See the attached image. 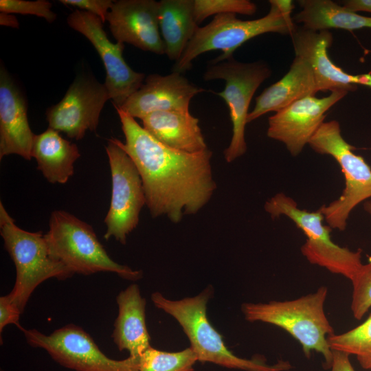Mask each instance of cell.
Segmentation results:
<instances>
[{
  "mask_svg": "<svg viewBox=\"0 0 371 371\" xmlns=\"http://www.w3.org/2000/svg\"><path fill=\"white\" fill-rule=\"evenodd\" d=\"M125 142H115L130 156L142 180L147 205L153 218L166 216L174 223L195 214L211 199L217 186L206 149L189 153L157 140L135 119L115 107Z\"/></svg>",
  "mask_w": 371,
  "mask_h": 371,
  "instance_id": "cell-1",
  "label": "cell"
},
{
  "mask_svg": "<svg viewBox=\"0 0 371 371\" xmlns=\"http://www.w3.org/2000/svg\"><path fill=\"white\" fill-rule=\"evenodd\" d=\"M213 291L212 287L208 286L197 295L179 300H172L155 292L151 295V300L155 307L177 321L188 337L190 347L198 361L243 371H289L292 369L288 361L279 360L269 364L262 356L246 359L236 356L229 350L223 336L212 325L207 315V304Z\"/></svg>",
  "mask_w": 371,
  "mask_h": 371,
  "instance_id": "cell-2",
  "label": "cell"
},
{
  "mask_svg": "<svg viewBox=\"0 0 371 371\" xmlns=\"http://www.w3.org/2000/svg\"><path fill=\"white\" fill-rule=\"evenodd\" d=\"M327 294V287L322 286L314 293L292 300L245 302L241 311L248 322H261L286 330L300 344L306 358L313 351L319 353L324 368L330 369L333 350L327 338L335 333L324 311Z\"/></svg>",
  "mask_w": 371,
  "mask_h": 371,
  "instance_id": "cell-3",
  "label": "cell"
},
{
  "mask_svg": "<svg viewBox=\"0 0 371 371\" xmlns=\"http://www.w3.org/2000/svg\"><path fill=\"white\" fill-rule=\"evenodd\" d=\"M269 2V11L261 18L241 20L235 14H222L214 16L205 26L199 27L181 57L175 63L172 71L183 74L192 68L195 58L210 51L222 52L211 60V64L228 59L243 43L263 34L291 36L297 27L291 15L283 13L274 0Z\"/></svg>",
  "mask_w": 371,
  "mask_h": 371,
  "instance_id": "cell-4",
  "label": "cell"
},
{
  "mask_svg": "<svg viewBox=\"0 0 371 371\" xmlns=\"http://www.w3.org/2000/svg\"><path fill=\"white\" fill-rule=\"evenodd\" d=\"M45 238L52 256L74 274L111 272L128 280H137L142 277V271L113 260L93 227L69 212H52Z\"/></svg>",
  "mask_w": 371,
  "mask_h": 371,
  "instance_id": "cell-5",
  "label": "cell"
},
{
  "mask_svg": "<svg viewBox=\"0 0 371 371\" xmlns=\"http://www.w3.org/2000/svg\"><path fill=\"white\" fill-rule=\"evenodd\" d=\"M0 234L4 248L16 267V280L8 294L22 313L35 289L54 278L65 280L74 273L54 258L42 232H31L19 227L0 202Z\"/></svg>",
  "mask_w": 371,
  "mask_h": 371,
  "instance_id": "cell-6",
  "label": "cell"
},
{
  "mask_svg": "<svg viewBox=\"0 0 371 371\" xmlns=\"http://www.w3.org/2000/svg\"><path fill=\"white\" fill-rule=\"evenodd\" d=\"M308 145L317 153L331 156L344 175L345 188L341 194L319 208L332 229L344 231L353 209L371 198V168L361 156L354 153L356 148L343 137L337 120L324 122Z\"/></svg>",
  "mask_w": 371,
  "mask_h": 371,
  "instance_id": "cell-7",
  "label": "cell"
},
{
  "mask_svg": "<svg viewBox=\"0 0 371 371\" xmlns=\"http://www.w3.org/2000/svg\"><path fill=\"white\" fill-rule=\"evenodd\" d=\"M264 208L273 219L285 216L303 232L306 240L301 253L311 264L350 280L363 265L361 250L353 251L332 240V229L323 223L324 217L319 209L313 212L302 210L295 200L282 192L267 201Z\"/></svg>",
  "mask_w": 371,
  "mask_h": 371,
  "instance_id": "cell-8",
  "label": "cell"
},
{
  "mask_svg": "<svg viewBox=\"0 0 371 371\" xmlns=\"http://www.w3.org/2000/svg\"><path fill=\"white\" fill-rule=\"evenodd\" d=\"M271 74L267 64L257 61L243 63L233 56L217 63H210L203 74L205 81L223 80L225 88L215 93L227 104L232 124V136L223 154L231 163L247 151L245 137L249 107L252 98L260 85Z\"/></svg>",
  "mask_w": 371,
  "mask_h": 371,
  "instance_id": "cell-9",
  "label": "cell"
},
{
  "mask_svg": "<svg viewBox=\"0 0 371 371\" xmlns=\"http://www.w3.org/2000/svg\"><path fill=\"white\" fill-rule=\"evenodd\" d=\"M30 346L45 350L56 363L75 371H137L139 357L115 360L105 355L81 327L69 324L45 335L21 330Z\"/></svg>",
  "mask_w": 371,
  "mask_h": 371,
  "instance_id": "cell-10",
  "label": "cell"
},
{
  "mask_svg": "<svg viewBox=\"0 0 371 371\" xmlns=\"http://www.w3.org/2000/svg\"><path fill=\"white\" fill-rule=\"evenodd\" d=\"M111 175V198L104 218V235L108 240L113 237L122 245L127 236L139 223V214L146 196L142 178L130 156L115 142L108 140L105 146Z\"/></svg>",
  "mask_w": 371,
  "mask_h": 371,
  "instance_id": "cell-11",
  "label": "cell"
},
{
  "mask_svg": "<svg viewBox=\"0 0 371 371\" xmlns=\"http://www.w3.org/2000/svg\"><path fill=\"white\" fill-rule=\"evenodd\" d=\"M67 23L84 35L99 54L106 70L104 85L114 107L121 108L142 85L146 75L131 69L123 57L124 44L112 43L103 29L102 19L86 11L75 10Z\"/></svg>",
  "mask_w": 371,
  "mask_h": 371,
  "instance_id": "cell-12",
  "label": "cell"
},
{
  "mask_svg": "<svg viewBox=\"0 0 371 371\" xmlns=\"http://www.w3.org/2000/svg\"><path fill=\"white\" fill-rule=\"evenodd\" d=\"M108 100L110 98L104 83L79 76L63 99L47 109L49 128L71 139H81L87 131H96L100 115Z\"/></svg>",
  "mask_w": 371,
  "mask_h": 371,
  "instance_id": "cell-13",
  "label": "cell"
},
{
  "mask_svg": "<svg viewBox=\"0 0 371 371\" xmlns=\"http://www.w3.org/2000/svg\"><path fill=\"white\" fill-rule=\"evenodd\" d=\"M347 93L335 91L321 98L312 95L293 102L269 117L267 136L297 156L324 122L326 112Z\"/></svg>",
  "mask_w": 371,
  "mask_h": 371,
  "instance_id": "cell-14",
  "label": "cell"
},
{
  "mask_svg": "<svg viewBox=\"0 0 371 371\" xmlns=\"http://www.w3.org/2000/svg\"><path fill=\"white\" fill-rule=\"evenodd\" d=\"M159 1H114L106 21L117 41L156 54H166L158 20Z\"/></svg>",
  "mask_w": 371,
  "mask_h": 371,
  "instance_id": "cell-15",
  "label": "cell"
},
{
  "mask_svg": "<svg viewBox=\"0 0 371 371\" xmlns=\"http://www.w3.org/2000/svg\"><path fill=\"white\" fill-rule=\"evenodd\" d=\"M203 91L177 72L150 74L120 109L135 119L156 111H190L191 100Z\"/></svg>",
  "mask_w": 371,
  "mask_h": 371,
  "instance_id": "cell-16",
  "label": "cell"
},
{
  "mask_svg": "<svg viewBox=\"0 0 371 371\" xmlns=\"http://www.w3.org/2000/svg\"><path fill=\"white\" fill-rule=\"evenodd\" d=\"M25 99L8 72L0 69V159L15 154L32 158L35 134L29 125Z\"/></svg>",
  "mask_w": 371,
  "mask_h": 371,
  "instance_id": "cell-17",
  "label": "cell"
},
{
  "mask_svg": "<svg viewBox=\"0 0 371 371\" xmlns=\"http://www.w3.org/2000/svg\"><path fill=\"white\" fill-rule=\"evenodd\" d=\"M295 56H300L311 65L319 91H355L357 89V76L345 72L330 58L328 49L333 36L329 30L313 31L296 27L291 36Z\"/></svg>",
  "mask_w": 371,
  "mask_h": 371,
  "instance_id": "cell-18",
  "label": "cell"
},
{
  "mask_svg": "<svg viewBox=\"0 0 371 371\" xmlns=\"http://www.w3.org/2000/svg\"><path fill=\"white\" fill-rule=\"evenodd\" d=\"M317 92L319 89L311 65L303 58L295 56L287 73L256 98L255 106L247 116V123L269 112H278Z\"/></svg>",
  "mask_w": 371,
  "mask_h": 371,
  "instance_id": "cell-19",
  "label": "cell"
},
{
  "mask_svg": "<svg viewBox=\"0 0 371 371\" xmlns=\"http://www.w3.org/2000/svg\"><path fill=\"white\" fill-rule=\"evenodd\" d=\"M116 302L118 313L113 341L120 351L126 350L130 357H139L151 346L146 323V302L136 284L120 291Z\"/></svg>",
  "mask_w": 371,
  "mask_h": 371,
  "instance_id": "cell-20",
  "label": "cell"
},
{
  "mask_svg": "<svg viewBox=\"0 0 371 371\" xmlns=\"http://www.w3.org/2000/svg\"><path fill=\"white\" fill-rule=\"evenodd\" d=\"M141 120L147 132L170 148L189 153L208 148L199 120L190 111H156Z\"/></svg>",
  "mask_w": 371,
  "mask_h": 371,
  "instance_id": "cell-21",
  "label": "cell"
},
{
  "mask_svg": "<svg viewBox=\"0 0 371 371\" xmlns=\"http://www.w3.org/2000/svg\"><path fill=\"white\" fill-rule=\"evenodd\" d=\"M32 156L45 178L52 183H65L74 175V163L80 157L76 144L48 128L35 135Z\"/></svg>",
  "mask_w": 371,
  "mask_h": 371,
  "instance_id": "cell-22",
  "label": "cell"
},
{
  "mask_svg": "<svg viewBox=\"0 0 371 371\" xmlns=\"http://www.w3.org/2000/svg\"><path fill=\"white\" fill-rule=\"evenodd\" d=\"M158 20L166 54L176 62L199 27L194 16V0L159 1Z\"/></svg>",
  "mask_w": 371,
  "mask_h": 371,
  "instance_id": "cell-23",
  "label": "cell"
},
{
  "mask_svg": "<svg viewBox=\"0 0 371 371\" xmlns=\"http://www.w3.org/2000/svg\"><path fill=\"white\" fill-rule=\"evenodd\" d=\"M302 8L293 20L302 27L319 32L330 29L348 31L371 28V17L351 12L331 0H300Z\"/></svg>",
  "mask_w": 371,
  "mask_h": 371,
  "instance_id": "cell-24",
  "label": "cell"
},
{
  "mask_svg": "<svg viewBox=\"0 0 371 371\" xmlns=\"http://www.w3.org/2000/svg\"><path fill=\"white\" fill-rule=\"evenodd\" d=\"M332 350L355 355L365 370H371V314L359 326L327 338Z\"/></svg>",
  "mask_w": 371,
  "mask_h": 371,
  "instance_id": "cell-25",
  "label": "cell"
},
{
  "mask_svg": "<svg viewBox=\"0 0 371 371\" xmlns=\"http://www.w3.org/2000/svg\"><path fill=\"white\" fill-rule=\"evenodd\" d=\"M197 361L190 347L166 352L150 346L139 357L137 371H193Z\"/></svg>",
  "mask_w": 371,
  "mask_h": 371,
  "instance_id": "cell-26",
  "label": "cell"
},
{
  "mask_svg": "<svg viewBox=\"0 0 371 371\" xmlns=\"http://www.w3.org/2000/svg\"><path fill=\"white\" fill-rule=\"evenodd\" d=\"M256 5L249 0H194V16L199 25L206 18L222 14L253 15Z\"/></svg>",
  "mask_w": 371,
  "mask_h": 371,
  "instance_id": "cell-27",
  "label": "cell"
},
{
  "mask_svg": "<svg viewBox=\"0 0 371 371\" xmlns=\"http://www.w3.org/2000/svg\"><path fill=\"white\" fill-rule=\"evenodd\" d=\"M350 281L352 284L350 308L354 317L360 320L371 307V262L363 264Z\"/></svg>",
  "mask_w": 371,
  "mask_h": 371,
  "instance_id": "cell-28",
  "label": "cell"
},
{
  "mask_svg": "<svg viewBox=\"0 0 371 371\" xmlns=\"http://www.w3.org/2000/svg\"><path fill=\"white\" fill-rule=\"evenodd\" d=\"M52 6V3L46 0L0 1L1 12L34 15L45 19L49 23H52L56 18V14L51 10Z\"/></svg>",
  "mask_w": 371,
  "mask_h": 371,
  "instance_id": "cell-29",
  "label": "cell"
},
{
  "mask_svg": "<svg viewBox=\"0 0 371 371\" xmlns=\"http://www.w3.org/2000/svg\"><path fill=\"white\" fill-rule=\"evenodd\" d=\"M114 1L111 0H60L65 5H71L78 10L92 13L99 16L103 23Z\"/></svg>",
  "mask_w": 371,
  "mask_h": 371,
  "instance_id": "cell-30",
  "label": "cell"
},
{
  "mask_svg": "<svg viewBox=\"0 0 371 371\" xmlns=\"http://www.w3.org/2000/svg\"><path fill=\"white\" fill-rule=\"evenodd\" d=\"M22 312L11 301L8 295L0 297V333L8 324H14L20 330L23 328L19 324L20 315Z\"/></svg>",
  "mask_w": 371,
  "mask_h": 371,
  "instance_id": "cell-31",
  "label": "cell"
},
{
  "mask_svg": "<svg viewBox=\"0 0 371 371\" xmlns=\"http://www.w3.org/2000/svg\"><path fill=\"white\" fill-rule=\"evenodd\" d=\"M349 357L350 355L346 353L333 350L330 371H355Z\"/></svg>",
  "mask_w": 371,
  "mask_h": 371,
  "instance_id": "cell-32",
  "label": "cell"
},
{
  "mask_svg": "<svg viewBox=\"0 0 371 371\" xmlns=\"http://www.w3.org/2000/svg\"><path fill=\"white\" fill-rule=\"evenodd\" d=\"M343 6L357 13V12L371 13V0H346L344 1Z\"/></svg>",
  "mask_w": 371,
  "mask_h": 371,
  "instance_id": "cell-33",
  "label": "cell"
},
{
  "mask_svg": "<svg viewBox=\"0 0 371 371\" xmlns=\"http://www.w3.org/2000/svg\"><path fill=\"white\" fill-rule=\"evenodd\" d=\"M0 24L16 28L19 26L16 17L12 14L5 12H1L0 14Z\"/></svg>",
  "mask_w": 371,
  "mask_h": 371,
  "instance_id": "cell-34",
  "label": "cell"
},
{
  "mask_svg": "<svg viewBox=\"0 0 371 371\" xmlns=\"http://www.w3.org/2000/svg\"><path fill=\"white\" fill-rule=\"evenodd\" d=\"M358 85H362L371 89V74H357Z\"/></svg>",
  "mask_w": 371,
  "mask_h": 371,
  "instance_id": "cell-35",
  "label": "cell"
},
{
  "mask_svg": "<svg viewBox=\"0 0 371 371\" xmlns=\"http://www.w3.org/2000/svg\"><path fill=\"white\" fill-rule=\"evenodd\" d=\"M363 208L365 211L371 217V200L366 201L363 203Z\"/></svg>",
  "mask_w": 371,
  "mask_h": 371,
  "instance_id": "cell-36",
  "label": "cell"
}]
</instances>
